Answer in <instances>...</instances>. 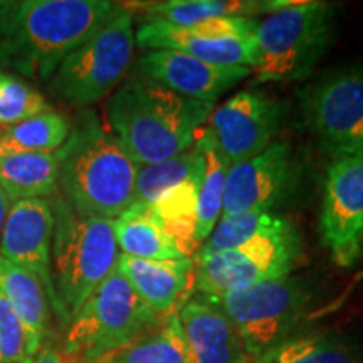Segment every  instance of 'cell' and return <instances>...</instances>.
<instances>
[{
    "label": "cell",
    "instance_id": "cell-1",
    "mask_svg": "<svg viewBox=\"0 0 363 363\" xmlns=\"http://www.w3.org/2000/svg\"><path fill=\"white\" fill-rule=\"evenodd\" d=\"M212 111V103L180 96L133 74L111 94L106 123L136 165L147 167L187 152Z\"/></svg>",
    "mask_w": 363,
    "mask_h": 363
},
{
    "label": "cell",
    "instance_id": "cell-2",
    "mask_svg": "<svg viewBox=\"0 0 363 363\" xmlns=\"http://www.w3.org/2000/svg\"><path fill=\"white\" fill-rule=\"evenodd\" d=\"M120 7L111 0H17L0 38V69L48 83L62 59Z\"/></svg>",
    "mask_w": 363,
    "mask_h": 363
},
{
    "label": "cell",
    "instance_id": "cell-3",
    "mask_svg": "<svg viewBox=\"0 0 363 363\" xmlns=\"http://www.w3.org/2000/svg\"><path fill=\"white\" fill-rule=\"evenodd\" d=\"M59 157V195L81 216L116 219L135 203L140 167L94 113H83Z\"/></svg>",
    "mask_w": 363,
    "mask_h": 363
},
{
    "label": "cell",
    "instance_id": "cell-4",
    "mask_svg": "<svg viewBox=\"0 0 363 363\" xmlns=\"http://www.w3.org/2000/svg\"><path fill=\"white\" fill-rule=\"evenodd\" d=\"M49 201L54 216L52 313L66 328L86 298L115 269L120 251L113 220L78 214L59 194Z\"/></svg>",
    "mask_w": 363,
    "mask_h": 363
},
{
    "label": "cell",
    "instance_id": "cell-5",
    "mask_svg": "<svg viewBox=\"0 0 363 363\" xmlns=\"http://www.w3.org/2000/svg\"><path fill=\"white\" fill-rule=\"evenodd\" d=\"M337 7L326 2H284L257 22V83H289L315 71L335 38Z\"/></svg>",
    "mask_w": 363,
    "mask_h": 363
},
{
    "label": "cell",
    "instance_id": "cell-6",
    "mask_svg": "<svg viewBox=\"0 0 363 363\" xmlns=\"http://www.w3.org/2000/svg\"><path fill=\"white\" fill-rule=\"evenodd\" d=\"M201 298L229 318L254 362L298 333L315 291L310 281L288 274L220 296Z\"/></svg>",
    "mask_w": 363,
    "mask_h": 363
},
{
    "label": "cell",
    "instance_id": "cell-7",
    "mask_svg": "<svg viewBox=\"0 0 363 363\" xmlns=\"http://www.w3.org/2000/svg\"><path fill=\"white\" fill-rule=\"evenodd\" d=\"M133 51V9L121 4L96 33L62 59L45 83L48 93L76 108L101 101L125 78Z\"/></svg>",
    "mask_w": 363,
    "mask_h": 363
},
{
    "label": "cell",
    "instance_id": "cell-8",
    "mask_svg": "<svg viewBox=\"0 0 363 363\" xmlns=\"http://www.w3.org/2000/svg\"><path fill=\"white\" fill-rule=\"evenodd\" d=\"M160 321L115 267L66 325L61 350L74 362H96Z\"/></svg>",
    "mask_w": 363,
    "mask_h": 363
},
{
    "label": "cell",
    "instance_id": "cell-9",
    "mask_svg": "<svg viewBox=\"0 0 363 363\" xmlns=\"http://www.w3.org/2000/svg\"><path fill=\"white\" fill-rule=\"evenodd\" d=\"M301 254V233L288 219L278 229L256 235L238 247L194 257V289L201 296H220L262 281L283 278L291 274Z\"/></svg>",
    "mask_w": 363,
    "mask_h": 363
},
{
    "label": "cell",
    "instance_id": "cell-10",
    "mask_svg": "<svg viewBox=\"0 0 363 363\" xmlns=\"http://www.w3.org/2000/svg\"><path fill=\"white\" fill-rule=\"evenodd\" d=\"M308 128L331 160L363 153V65L323 76L301 93Z\"/></svg>",
    "mask_w": 363,
    "mask_h": 363
},
{
    "label": "cell",
    "instance_id": "cell-11",
    "mask_svg": "<svg viewBox=\"0 0 363 363\" xmlns=\"http://www.w3.org/2000/svg\"><path fill=\"white\" fill-rule=\"evenodd\" d=\"M257 22L246 17L212 19L194 26L140 22L135 30V44L147 51H179L208 65L252 69L256 65Z\"/></svg>",
    "mask_w": 363,
    "mask_h": 363
},
{
    "label": "cell",
    "instance_id": "cell-12",
    "mask_svg": "<svg viewBox=\"0 0 363 363\" xmlns=\"http://www.w3.org/2000/svg\"><path fill=\"white\" fill-rule=\"evenodd\" d=\"M320 234L338 266L350 267L358 259L363 244V153L335 158L326 169Z\"/></svg>",
    "mask_w": 363,
    "mask_h": 363
},
{
    "label": "cell",
    "instance_id": "cell-13",
    "mask_svg": "<svg viewBox=\"0 0 363 363\" xmlns=\"http://www.w3.org/2000/svg\"><path fill=\"white\" fill-rule=\"evenodd\" d=\"M301 167L289 143H271L264 152L229 167L222 217L271 212L298 189Z\"/></svg>",
    "mask_w": 363,
    "mask_h": 363
},
{
    "label": "cell",
    "instance_id": "cell-14",
    "mask_svg": "<svg viewBox=\"0 0 363 363\" xmlns=\"http://www.w3.org/2000/svg\"><path fill=\"white\" fill-rule=\"evenodd\" d=\"M284 118V106L259 89H246L222 103L207 128L229 165L259 155L269 147Z\"/></svg>",
    "mask_w": 363,
    "mask_h": 363
},
{
    "label": "cell",
    "instance_id": "cell-15",
    "mask_svg": "<svg viewBox=\"0 0 363 363\" xmlns=\"http://www.w3.org/2000/svg\"><path fill=\"white\" fill-rule=\"evenodd\" d=\"M135 74L143 76L180 96L212 103L227 89L251 74L244 66H216L189 54L155 49L147 51L136 61Z\"/></svg>",
    "mask_w": 363,
    "mask_h": 363
},
{
    "label": "cell",
    "instance_id": "cell-16",
    "mask_svg": "<svg viewBox=\"0 0 363 363\" xmlns=\"http://www.w3.org/2000/svg\"><path fill=\"white\" fill-rule=\"evenodd\" d=\"M54 216L48 199H26L12 202L2 235L0 257L34 272L43 281L52 306L51 247Z\"/></svg>",
    "mask_w": 363,
    "mask_h": 363
},
{
    "label": "cell",
    "instance_id": "cell-17",
    "mask_svg": "<svg viewBox=\"0 0 363 363\" xmlns=\"http://www.w3.org/2000/svg\"><path fill=\"white\" fill-rule=\"evenodd\" d=\"M184 337V363H251L229 318L206 299L189 298L177 311Z\"/></svg>",
    "mask_w": 363,
    "mask_h": 363
},
{
    "label": "cell",
    "instance_id": "cell-18",
    "mask_svg": "<svg viewBox=\"0 0 363 363\" xmlns=\"http://www.w3.org/2000/svg\"><path fill=\"white\" fill-rule=\"evenodd\" d=\"M116 267L133 291L158 318L165 320L180 310L194 289V259H138L120 254Z\"/></svg>",
    "mask_w": 363,
    "mask_h": 363
},
{
    "label": "cell",
    "instance_id": "cell-19",
    "mask_svg": "<svg viewBox=\"0 0 363 363\" xmlns=\"http://www.w3.org/2000/svg\"><path fill=\"white\" fill-rule=\"evenodd\" d=\"M284 2L274 0H165V2L136 4L145 13L140 22H165L172 26H194L199 22L225 17L254 19L262 13H271Z\"/></svg>",
    "mask_w": 363,
    "mask_h": 363
},
{
    "label": "cell",
    "instance_id": "cell-20",
    "mask_svg": "<svg viewBox=\"0 0 363 363\" xmlns=\"http://www.w3.org/2000/svg\"><path fill=\"white\" fill-rule=\"evenodd\" d=\"M0 294L40 345L51 338L52 306L43 281L34 272L0 257Z\"/></svg>",
    "mask_w": 363,
    "mask_h": 363
},
{
    "label": "cell",
    "instance_id": "cell-21",
    "mask_svg": "<svg viewBox=\"0 0 363 363\" xmlns=\"http://www.w3.org/2000/svg\"><path fill=\"white\" fill-rule=\"evenodd\" d=\"M118 251L138 259L170 261L185 257L147 203H133L113 219Z\"/></svg>",
    "mask_w": 363,
    "mask_h": 363
},
{
    "label": "cell",
    "instance_id": "cell-22",
    "mask_svg": "<svg viewBox=\"0 0 363 363\" xmlns=\"http://www.w3.org/2000/svg\"><path fill=\"white\" fill-rule=\"evenodd\" d=\"M0 187L12 202L52 199L59 194L56 153H13L0 157Z\"/></svg>",
    "mask_w": 363,
    "mask_h": 363
},
{
    "label": "cell",
    "instance_id": "cell-23",
    "mask_svg": "<svg viewBox=\"0 0 363 363\" xmlns=\"http://www.w3.org/2000/svg\"><path fill=\"white\" fill-rule=\"evenodd\" d=\"M201 179L202 175L182 182L167 190L155 202L150 203L165 234L179 246L180 252L190 259L199 251L195 229H197L199 219Z\"/></svg>",
    "mask_w": 363,
    "mask_h": 363
},
{
    "label": "cell",
    "instance_id": "cell-24",
    "mask_svg": "<svg viewBox=\"0 0 363 363\" xmlns=\"http://www.w3.org/2000/svg\"><path fill=\"white\" fill-rule=\"evenodd\" d=\"M254 363H363L360 350L333 331L296 333Z\"/></svg>",
    "mask_w": 363,
    "mask_h": 363
},
{
    "label": "cell",
    "instance_id": "cell-25",
    "mask_svg": "<svg viewBox=\"0 0 363 363\" xmlns=\"http://www.w3.org/2000/svg\"><path fill=\"white\" fill-rule=\"evenodd\" d=\"M194 147L203 157V174L201 179V190H199V219L197 229H195V240L197 244H202L211 235L212 229L222 216L225 182L230 165L227 158L222 155L214 135L208 128L199 131Z\"/></svg>",
    "mask_w": 363,
    "mask_h": 363
},
{
    "label": "cell",
    "instance_id": "cell-26",
    "mask_svg": "<svg viewBox=\"0 0 363 363\" xmlns=\"http://www.w3.org/2000/svg\"><path fill=\"white\" fill-rule=\"evenodd\" d=\"M72 130L71 120L54 108L0 131V157L13 153H56Z\"/></svg>",
    "mask_w": 363,
    "mask_h": 363
},
{
    "label": "cell",
    "instance_id": "cell-27",
    "mask_svg": "<svg viewBox=\"0 0 363 363\" xmlns=\"http://www.w3.org/2000/svg\"><path fill=\"white\" fill-rule=\"evenodd\" d=\"M185 347L177 313L143 331L115 352L96 362L101 363H184Z\"/></svg>",
    "mask_w": 363,
    "mask_h": 363
},
{
    "label": "cell",
    "instance_id": "cell-28",
    "mask_svg": "<svg viewBox=\"0 0 363 363\" xmlns=\"http://www.w3.org/2000/svg\"><path fill=\"white\" fill-rule=\"evenodd\" d=\"M203 172V157L197 148L187 150L180 155L172 157L153 165L140 167L136 175L135 203H153L167 190L182 182L201 177Z\"/></svg>",
    "mask_w": 363,
    "mask_h": 363
},
{
    "label": "cell",
    "instance_id": "cell-29",
    "mask_svg": "<svg viewBox=\"0 0 363 363\" xmlns=\"http://www.w3.org/2000/svg\"><path fill=\"white\" fill-rule=\"evenodd\" d=\"M286 220L288 217L274 214V212H246L239 216L220 217L219 224H216L211 235L195 252V257H207L238 247L256 235L278 229Z\"/></svg>",
    "mask_w": 363,
    "mask_h": 363
},
{
    "label": "cell",
    "instance_id": "cell-30",
    "mask_svg": "<svg viewBox=\"0 0 363 363\" xmlns=\"http://www.w3.org/2000/svg\"><path fill=\"white\" fill-rule=\"evenodd\" d=\"M51 108L34 84L16 72L0 69V126L7 128Z\"/></svg>",
    "mask_w": 363,
    "mask_h": 363
},
{
    "label": "cell",
    "instance_id": "cell-31",
    "mask_svg": "<svg viewBox=\"0 0 363 363\" xmlns=\"http://www.w3.org/2000/svg\"><path fill=\"white\" fill-rule=\"evenodd\" d=\"M43 347L0 294V363H26Z\"/></svg>",
    "mask_w": 363,
    "mask_h": 363
},
{
    "label": "cell",
    "instance_id": "cell-32",
    "mask_svg": "<svg viewBox=\"0 0 363 363\" xmlns=\"http://www.w3.org/2000/svg\"><path fill=\"white\" fill-rule=\"evenodd\" d=\"M26 363H74V360L66 357L61 348L45 343L39 348V352L30 357Z\"/></svg>",
    "mask_w": 363,
    "mask_h": 363
},
{
    "label": "cell",
    "instance_id": "cell-33",
    "mask_svg": "<svg viewBox=\"0 0 363 363\" xmlns=\"http://www.w3.org/2000/svg\"><path fill=\"white\" fill-rule=\"evenodd\" d=\"M16 4L17 0H0V38L6 33L9 22L12 19Z\"/></svg>",
    "mask_w": 363,
    "mask_h": 363
},
{
    "label": "cell",
    "instance_id": "cell-34",
    "mask_svg": "<svg viewBox=\"0 0 363 363\" xmlns=\"http://www.w3.org/2000/svg\"><path fill=\"white\" fill-rule=\"evenodd\" d=\"M11 206H12V201L9 199V195L4 192V189L0 187V235H2V229H4V224H6V217Z\"/></svg>",
    "mask_w": 363,
    "mask_h": 363
},
{
    "label": "cell",
    "instance_id": "cell-35",
    "mask_svg": "<svg viewBox=\"0 0 363 363\" xmlns=\"http://www.w3.org/2000/svg\"><path fill=\"white\" fill-rule=\"evenodd\" d=\"M74 363H101V362H74Z\"/></svg>",
    "mask_w": 363,
    "mask_h": 363
},
{
    "label": "cell",
    "instance_id": "cell-36",
    "mask_svg": "<svg viewBox=\"0 0 363 363\" xmlns=\"http://www.w3.org/2000/svg\"><path fill=\"white\" fill-rule=\"evenodd\" d=\"M0 131H2V130H0Z\"/></svg>",
    "mask_w": 363,
    "mask_h": 363
}]
</instances>
